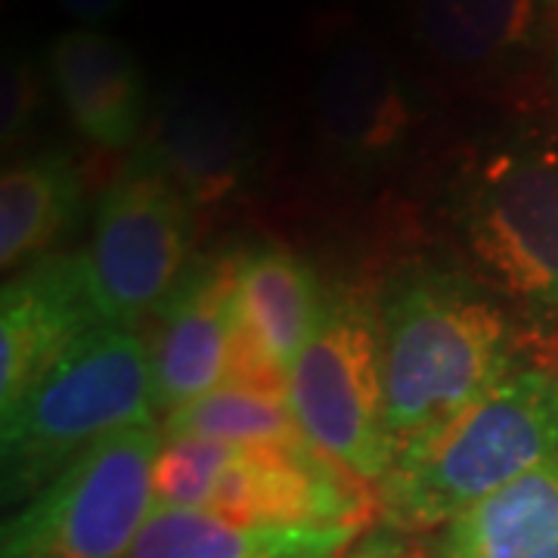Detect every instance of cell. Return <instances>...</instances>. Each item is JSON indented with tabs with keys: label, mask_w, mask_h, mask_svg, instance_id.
<instances>
[{
	"label": "cell",
	"mask_w": 558,
	"mask_h": 558,
	"mask_svg": "<svg viewBox=\"0 0 558 558\" xmlns=\"http://www.w3.org/2000/svg\"><path fill=\"white\" fill-rule=\"evenodd\" d=\"M376 307L395 462L531 363L527 329L465 270L416 264Z\"/></svg>",
	"instance_id": "cell-1"
},
{
	"label": "cell",
	"mask_w": 558,
	"mask_h": 558,
	"mask_svg": "<svg viewBox=\"0 0 558 558\" xmlns=\"http://www.w3.org/2000/svg\"><path fill=\"white\" fill-rule=\"evenodd\" d=\"M556 453L558 360H531L395 462L376 487L379 519L435 534Z\"/></svg>",
	"instance_id": "cell-2"
},
{
	"label": "cell",
	"mask_w": 558,
	"mask_h": 558,
	"mask_svg": "<svg viewBox=\"0 0 558 558\" xmlns=\"http://www.w3.org/2000/svg\"><path fill=\"white\" fill-rule=\"evenodd\" d=\"M450 223L465 274L527 329L558 344V146L519 131L475 149L459 168Z\"/></svg>",
	"instance_id": "cell-3"
},
{
	"label": "cell",
	"mask_w": 558,
	"mask_h": 558,
	"mask_svg": "<svg viewBox=\"0 0 558 558\" xmlns=\"http://www.w3.org/2000/svg\"><path fill=\"white\" fill-rule=\"evenodd\" d=\"M153 422L149 344L137 329H94L3 413V502L20 509L100 440Z\"/></svg>",
	"instance_id": "cell-4"
},
{
	"label": "cell",
	"mask_w": 558,
	"mask_h": 558,
	"mask_svg": "<svg viewBox=\"0 0 558 558\" xmlns=\"http://www.w3.org/2000/svg\"><path fill=\"white\" fill-rule=\"evenodd\" d=\"M156 506L199 509L255 527H366L376 487L323 453L240 447L199 435H165L153 469Z\"/></svg>",
	"instance_id": "cell-5"
},
{
	"label": "cell",
	"mask_w": 558,
	"mask_h": 558,
	"mask_svg": "<svg viewBox=\"0 0 558 558\" xmlns=\"http://www.w3.org/2000/svg\"><path fill=\"white\" fill-rule=\"evenodd\" d=\"M286 400L323 457L369 487L388 478L395 450L376 299L348 286L326 292L317 329L286 373Z\"/></svg>",
	"instance_id": "cell-6"
},
{
	"label": "cell",
	"mask_w": 558,
	"mask_h": 558,
	"mask_svg": "<svg viewBox=\"0 0 558 558\" xmlns=\"http://www.w3.org/2000/svg\"><path fill=\"white\" fill-rule=\"evenodd\" d=\"M159 447L161 422L124 428L90 447L7 519L0 558L128 556L156 509Z\"/></svg>",
	"instance_id": "cell-7"
},
{
	"label": "cell",
	"mask_w": 558,
	"mask_h": 558,
	"mask_svg": "<svg viewBox=\"0 0 558 558\" xmlns=\"http://www.w3.org/2000/svg\"><path fill=\"white\" fill-rule=\"evenodd\" d=\"M196 202L149 159L134 161L97 202L81 255L102 326L134 329L190 274Z\"/></svg>",
	"instance_id": "cell-8"
},
{
	"label": "cell",
	"mask_w": 558,
	"mask_h": 558,
	"mask_svg": "<svg viewBox=\"0 0 558 558\" xmlns=\"http://www.w3.org/2000/svg\"><path fill=\"white\" fill-rule=\"evenodd\" d=\"M242 341L236 252L190 267L161 304L149 341L153 400L161 418L230 385Z\"/></svg>",
	"instance_id": "cell-9"
},
{
	"label": "cell",
	"mask_w": 558,
	"mask_h": 558,
	"mask_svg": "<svg viewBox=\"0 0 558 558\" xmlns=\"http://www.w3.org/2000/svg\"><path fill=\"white\" fill-rule=\"evenodd\" d=\"M102 319L81 255H50L0 292V416Z\"/></svg>",
	"instance_id": "cell-10"
},
{
	"label": "cell",
	"mask_w": 558,
	"mask_h": 558,
	"mask_svg": "<svg viewBox=\"0 0 558 558\" xmlns=\"http://www.w3.org/2000/svg\"><path fill=\"white\" fill-rule=\"evenodd\" d=\"M314 116L326 153L363 171L381 168L407 143L413 100L391 53L360 35L329 50L319 69Z\"/></svg>",
	"instance_id": "cell-11"
},
{
	"label": "cell",
	"mask_w": 558,
	"mask_h": 558,
	"mask_svg": "<svg viewBox=\"0 0 558 558\" xmlns=\"http://www.w3.org/2000/svg\"><path fill=\"white\" fill-rule=\"evenodd\" d=\"M140 156L161 168L196 205H215L245 178L252 128L220 87L183 81L159 106Z\"/></svg>",
	"instance_id": "cell-12"
},
{
	"label": "cell",
	"mask_w": 558,
	"mask_h": 558,
	"mask_svg": "<svg viewBox=\"0 0 558 558\" xmlns=\"http://www.w3.org/2000/svg\"><path fill=\"white\" fill-rule=\"evenodd\" d=\"M50 81L81 137L100 149L134 146L146 124V78L128 44L72 28L50 44Z\"/></svg>",
	"instance_id": "cell-13"
},
{
	"label": "cell",
	"mask_w": 558,
	"mask_h": 558,
	"mask_svg": "<svg viewBox=\"0 0 558 558\" xmlns=\"http://www.w3.org/2000/svg\"><path fill=\"white\" fill-rule=\"evenodd\" d=\"M546 0H410L418 47L457 78L487 81L531 53Z\"/></svg>",
	"instance_id": "cell-14"
},
{
	"label": "cell",
	"mask_w": 558,
	"mask_h": 558,
	"mask_svg": "<svg viewBox=\"0 0 558 558\" xmlns=\"http://www.w3.org/2000/svg\"><path fill=\"white\" fill-rule=\"evenodd\" d=\"M428 558H558V453L444 524Z\"/></svg>",
	"instance_id": "cell-15"
},
{
	"label": "cell",
	"mask_w": 558,
	"mask_h": 558,
	"mask_svg": "<svg viewBox=\"0 0 558 558\" xmlns=\"http://www.w3.org/2000/svg\"><path fill=\"white\" fill-rule=\"evenodd\" d=\"M366 527H255L156 506L124 558H341Z\"/></svg>",
	"instance_id": "cell-16"
},
{
	"label": "cell",
	"mask_w": 558,
	"mask_h": 558,
	"mask_svg": "<svg viewBox=\"0 0 558 558\" xmlns=\"http://www.w3.org/2000/svg\"><path fill=\"white\" fill-rule=\"evenodd\" d=\"M236 277L245 339L270 366L289 373L317 329L329 289L319 286L314 267L299 252L279 242L236 252Z\"/></svg>",
	"instance_id": "cell-17"
},
{
	"label": "cell",
	"mask_w": 558,
	"mask_h": 558,
	"mask_svg": "<svg viewBox=\"0 0 558 558\" xmlns=\"http://www.w3.org/2000/svg\"><path fill=\"white\" fill-rule=\"evenodd\" d=\"M81 211L78 168L65 153H35L0 178V267L7 277L53 255Z\"/></svg>",
	"instance_id": "cell-18"
},
{
	"label": "cell",
	"mask_w": 558,
	"mask_h": 558,
	"mask_svg": "<svg viewBox=\"0 0 558 558\" xmlns=\"http://www.w3.org/2000/svg\"><path fill=\"white\" fill-rule=\"evenodd\" d=\"M165 435H199V438L264 447L286 453H319L304 435L289 400L282 395H260L245 388H220L196 403L161 418Z\"/></svg>",
	"instance_id": "cell-19"
},
{
	"label": "cell",
	"mask_w": 558,
	"mask_h": 558,
	"mask_svg": "<svg viewBox=\"0 0 558 558\" xmlns=\"http://www.w3.org/2000/svg\"><path fill=\"white\" fill-rule=\"evenodd\" d=\"M40 106V75L38 69L25 57H7L3 62V81H0V137L3 146L28 131Z\"/></svg>",
	"instance_id": "cell-20"
},
{
	"label": "cell",
	"mask_w": 558,
	"mask_h": 558,
	"mask_svg": "<svg viewBox=\"0 0 558 558\" xmlns=\"http://www.w3.org/2000/svg\"><path fill=\"white\" fill-rule=\"evenodd\" d=\"M403 537L407 534H398V531L369 534V537H360L341 558H428L425 549L410 546Z\"/></svg>",
	"instance_id": "cell-21"
},
{
	"label": "cell",
	"mask_w": 558,
	"mask_h": 558,
	"mask_svg": "<svg viewBox=\"0 0 558 558\" xmlns=\"http://www.w3.org/2000/svg\"><path fill=\"white\" fill-rule=\"evenodd\" d=\"M57 3H60L72 20H78L81 25L90 28V25L112 20L116 13H121V7L128 0H57Z\"/></svg>",
	"instance_id": "cell-22"
}]
</instances>
